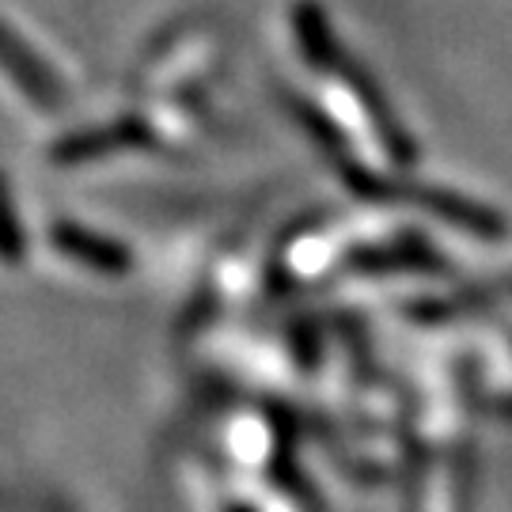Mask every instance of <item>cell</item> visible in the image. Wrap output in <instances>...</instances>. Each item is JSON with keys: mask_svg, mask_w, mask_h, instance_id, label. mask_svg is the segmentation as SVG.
<instances>
[{"mask_svg": "<svg viewBox=\"0 0 512 512\" xmlns=\"http://www.w3.org/2000/svg\"><path fill=\"white\" fill-rule=\"evenodd\" d=\"M0 69L8 76H16L19 88L31 95L35 103H42V107H54L57 99H61V95H57V80L50 76V69H46L8 27H0Z\"/></svg>", "mask_w": 512, "mask_h": 512, "instance_id": "6da1fadb", "label": "cell"}, {"mask_svg": "<svg viewBox=\"0 0 512 512\" xmlns=\"http://www.w3.org/2000/svg\"><path fill=\"white\" fill-rule=\"evenodd\" d=\"M54 239L65 255L80 258V262H92V266H103V270H118V266H122V255H118V251H110L107 243H99V239L88 236V232H80V228L61 224L54 232Z\"/></svg>", "mask_w": 512, "mask_h": 512, "instance_id": "7a4b0ae2", "label": "cell"}, {"mask_svg": "<svg viewBox=\"0 0 512 512\" xmlns=\"http://www.w3.org/2000/svg\"><path fill=\"white\" fill-rule=\"evenodd\" d=\"M19 258H23V228L16 220L12 190L0 175V262H19Z\"/></svg>", "mask_w": 512, "mask_h": 512, "instance_id": "3957f363", "label": "cell"}]
</instances>
